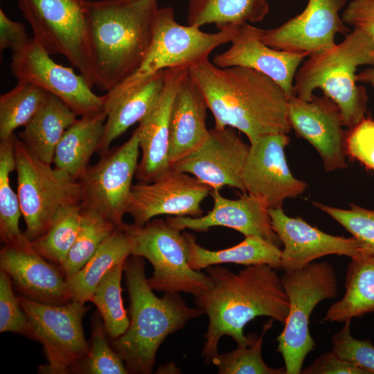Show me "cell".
Wrapping results in <instances>:
<instances>
[{
    "label": "cell",
    "instance_id": "obj_1",
    "mask_svg": "<svg viewBox=\"0 0 374 374\" xmlns=\"http://www.w3.org/2000/svg\"><path fill=\"white\" fill-rule=\"evenodd\" d=\"M211 286L195 296V301L208 319L202 355L211 363L224 335L237 345L247 344L250 335H244L245 326L258 317H269L284 324L289 312V300L276 270L268 265L246 266L235 274L215 265L207 267Z\"/></svg>",
    "mask_w": 374,
    "mask_h": 374
},
{
    "label": "cell",
    "instance_id": "obj_2",
    "mask_svg": "<svg viewBox=\"0 0 374 374\" xmlns=\"http://www.w3.org/2000/svg\"><path fill=\"white\" fill-rule=\"evenodd\" d=\"M188 72L213 114L214 128L237 129L249 144L260 136L292 130L288 96L266 75L244 66L219 67L209 60Z\"/></svg>",
    "mask_w": 374,
    "mask_h": 374
},
{
    "label": "cell",
    "instance_id": "obj_3",
    "mask_svg": "<svg viewBox=\"0 0 374 374\" xmlns=\"http://www.w3.org/2000/svg\"><path fill=\"white\" fill-rule=\"evenodd\" d=\"M96 84L108 92L134 74L151 44L157 0H88Z\"/></svg>",
    "mask_w": 374,
    "mask_h": 374
},
{
    "label": "cell",
    "instance_id": "obj_4",
    "mask_svg": "<svg viewBox=\"0 0 374 374\" xmlns=\"http://www.w3.org/2000/svg\"><path fill=\"white\" fill-rule=\"evenodd\" d=\"M143 258L132 256L124 271L130 298L129 327L112 339V347L123 360L128 373L149 374L157 351L166 338L204 314L187 305L179 292L157 296L145 276Z\"/></svg>",
    "mask_w": 374,
    "mask_h": 374
},
{
    "label": "cell",
    "instance_id": "obj_5",
    "mask_svg": "<svg viewBox=\"0 0 374 374\" xmlns=\"http://www.w3.org/2000/svg\"><path fill=\"white\" fill-rule=\"evenodd\" d=\"M373 54L374 40L353 29L340 43L304 60L294 77L295 96L308 100L320 89L337 105L344 126L353 128L366 118L368 103L366 89L357 84L356 71L371 65Z\"/></svg>",
    "mask_w": 374,
    "mask_h": 374
},
{
    "label": "cell",
    "instance_id": "obj_6",
    "mask_svg": "<svg viewBox=\"0 0 374 374\" xmlns=\"http://www.w3.org/2000/svg\"><path fill=\"white\" fill-rule=\"evenodd\" d=\"M236 28L205 33L196 26L179 24L171 7L159 8L154 15L151 44L143 62L130 78L104 94L105 103L120 97L160 71L190 69L208 60L214 49L231 42Z\"/></svg>",
    "mask_w": 374,
    "mask_h": 374
},
{
    "label": "cell",
    "instance_id": "obj_7",
    "mask_svg": "<svg viewBox=\"0 0 374 374\" xmlns=\"http://www.w3.org/2000/svg\"><path fill=\"white\" fill-rule=\"evenodd\" d=\"M280 281L289 300V312L276 338L277 350L286 374H300L306 356L316 347L309 329L311 313L321 301L337 296L338 282L332 265L326 262L284 271Z\"/></svg>",
    "mask_w": 374,
    "mask_h": 374
},
{
    "label": "cell",
    "instance_id": "obj_8",
    "mask_svg": "<svg viewBox=\"0 0 374 374\" xmlns=\"http://www.w3.org/2000/svg\"><path fill=\"white\" fill-rule=\"evenodd\" d=\"M88 0H18L33 38L50 54H61L93 88L96 84Z\"/></svg>",
    "mask_w": 374,
    "mask_h": 374
},
{
    "label": "cell",
    "instance_id": "obj_9",
    "mask_svg": "<svg viewBox=\"0 0 374 374\" xmlns=\"http://www.w3.org/2000/svg\"><path fill=\"white\" fill-rule=\"evenodd\" d=\"M131 242V256L147 259L153 267L148 283L152 290L184 292L197 296L211 285L208 274L188 265V244L184 233L162 219L143 226L124 224Z\"/></svg>",
    "mask_w": 374,
    "mask_h": 374
},
{
    "label": "cell",
    "instance_id": "obj_10",
    "mask_svg": "<svg viewBox=\"0 0 374 374\" xmlns=\"http://www.w3.org/2000/svg\"><path fill=\"white\" fill-rule=\"evenodd\" d=\"M15 154L24 234L33 241L47 231L60 208L81 203V186L66 172L37 158L17 136Z\"/></svg>",
    "mask_w": 374,
    "mask_h": 374
},
{
    "label": "cell",
    "instance_id": "obj_11",
    "mask_svg": "<svg viewBox=\"0 0 374 374\" xmlns=\"http://www.w3.org/2000/svg\"><path fill=\"white\" fill-rule=\"evenodd\" d=\"M17 297L28 321L29 337L42 343L48 361L39 366V373L74 372L89 350L82 324L89 308L75 301L53 305Z\"/></svg>",
    "mask_w": 374,
    "mask_h": 374
},
{
    "label": "cell",
    "instance_id": "obj_12",
    "mask_svg": "<svg viewBox=\"0 0 374 374\" xmlns=\"http://www.w3.org/2000/svg\"><path fill=\"white\" fill-rule=\"evenodd\" d=\"M139 150L136 128L127 141L109 149L98 163L89 166L78 179L82 209L98 213L118 228L123 226Z\"/></svg>",
    "mask_w": 374,
    "mask_h": 374
},
{
    "label": "cell",
    "instance_id": "obj_13",
    "mask_svg": "<svg viewBox=\"0 0 374 374\" xmlns=\"http://www.w3.org/2000/svg\"><path fill=\"white\" fill-rule=\"evenodd\" d=\"M12 53L10 68L18 82L33 84L59 98L78 116L104 109V95L93 92L81 74L54 62L33 37L21 48Z\"/></svg>",
    "mask_w": 374,
    "mask_h": 374
},
{
    "label": "cell",
    "instance_id": "obj_14",
    "mask_svg": "<svg viewBox=\"0 0 374 374\" xmlns=\"http://www.w3.org/2000/svg\"><path fill=\"white\" fill-rule=\"evenodd\" d=\"M290 142L285 133L269 134L250 143L242 172L245 193L269 208H281L287 198L303 194L306 183L292 174L285 155Z\"/></svg>",
    "mask_w": 374,
    "mask_h": 374
},
{
    "label": "cell",
    "instance_id": "obj_15",
    "mask_svg": "<svg viewBox=\"0 0 374 374\" xmlns=\"http://www.w3.org/2000/svg\"><path fill=\"white\" fill-rule=\"evenodd\" d=\"M211 190L192 175L170 168L152 182L132 185L127 213L137 226L162 215L199 217L201 204Z\"/></svg>",
    "mask_w": 374,
    "mask_h": 374
},
{
    "label": "cell",
    "instance_id": "obj_16",
    "mask_svg": "<svg viewBox=\"0 0 374 374\" xmlns=\"http://www.w3.org/2000/svg\"><path fill=\"white\" fill-rule=\"evenodd\" d=\"M346 0H308L302 12L275 28L260 29V39L276 50L308 56L333 47L336 34L351 30L339 16Z\"/></svg>",
    "mask_w": 374,
    "mask_h": 374
},
{
    "label": "cell",
    "instance_id": "obj_17",
    "mask_svg": "<svg viewBox=\"0 0 374 374\" xmlns=\"http://www.w3.org/2000/svg\"><path fill=\"white\" fill-rule=\"evenodd\" d=\"M249 147L232 127L213 128L198 148L171 168L192 175L212 190L229 186L245 193L242 172Z\"/></svg>",
    "mask_w": 374,
    "mask_h": 374
},
{
    "label": "cell",
    "instance_id": "obj_18",
    "mask_svg": "<svg viewBox=\"0 0 374 374\" xmlns=\"http://www.w3.org/2000/svg\"><path fill=\"white\" fill-rule=\"evenodd\" d=\"M288 118L296 134L308 141L321 156L326 171L346 168L343 118L337 105L326 96L305 100L288 98Z\"/></svg>",
    "mask_w": 374,
    "mask_h": 374
},
{
    "label": "cell",
    "instance_id": "obj_19",
    "mask_svg": "<svg viewBox=\"0 0 374 374\" xmlns=\"http://www.w3.org/2000/svg\"><path fill=\"white\" fill-rule=\"evenodd\" d=\"M0 268L25 297L53 305L71 301L66 277L60 267L37 253L24 234L3 243Z\"/></svg>",
    "mask_w": 374,
    "mask_h": 374
},
{
    "label": "cell",
    "instance_id": "obj_20",
    "mask_svg": "<svg viewBox=\"0 0 374 374\" xmlns=\"http://www.w3.org/2000/svg\"><path fill=\"white\" fill-rule=\"evenodd\" d=\"M271 227L283 243L282 269H301L314 260L328 255L350 258L364 253L354 237L344 238L326 233L301 217H292L281 208H269Z\"/></svg>",
    "mask_w": 374,
    "mask_h": 374
},
{
    "label": "cell",
    "instance_id": "obj_21",
    "mask_svg": "<svg viewBox=\"0 0 374 374\" xmlns=\"http://www.w3.org/2000/svg\"><path fill=\"white\" fill-rule=\"evenodd\" d=\"M260 29L249 24L237 27L231 46L217 54L213 63L219 67L239 66L255 69L278 83L288 98L295 96L294 77L308 55L268 46L260 39Z\"/></svg>",
    "mask_w": 374,
    "mask_h": 374
},
{
    "label": "cell",
    "instance_id": "obj_22",
    "mask_svg": "<svg viewBox=\"0 0 374 374\" xmlns=\"http://www.w3.org/2000/svg\"><path fill=\"white\" fill-rule=\"evenodd\" d=\"M210 195L213 206L206 215L175 216L168 217L167 222L181 231L188 229L206 232L213 226L228 227L244 237H258L280 247L282 242L271 227L269 208L260 200L247 193L236 199L223 197L220 190H212Z\"/></svg>",
    "mask_w": 374,
    "mask_h": 374
},
{
    "label": "cell",
    "instance_id": "obj_23",
    "mask_svg": "<svg viewBox=\"0 0 374 374\" xmlns=\"http://www.w3.org/2000/svg\"><path fill=\"white\" fill-rule=\"evenodd\" d=\"M188 69H166L163 92L152 111L139 123L141 159L135 177L150 183L171 168L169 161L170 118L172 103Z\"/></svg>",
    "mask_w": 374,
    "mask_h": 374
},
{
    "label": "cell",
    "instance_id": "obj_24",
    "mask_svg": "<svg viewBox=\"0 0 374 374\" xmlns=\"http://www.w3.org/2000/svg\"><path fill=\"white\" fill-rule=\"evenodd\" d=\"M206 101L189 72L175 97L170 118L169 161L171 166L198 148L208 136Z\"/></svg>",
    "mask_w": 374,
    "mask_h": 374
},
{
    "label": "cell",
    "instance_id": "obj_25",
    "mask_svg": "<svg viewBox=\"0 0 374 374\" xmlns=\"http://www.w3.org/2000/svg\"><path fill=\"white\" fill-rule=\"evenodd\" d=\"M166 69L160 71L120 97L105 103V132L98 150L101 155L131 126L140 123L154 108L164 87Z\"/></svg>",
    "mask_w": 374,
    "mask_h": 374
},
{
    "label": "cell",
    "instance_id": "obj_26",
    "mask_svg": "<svg viewBox=\"0 0 374 374\" xmlns=\"http://www.w3.org/2000/svg\"><path fill=\"white\" fill-rule=\"evenodd\" d=\"M107 113L103 110L80 116L64 132L55 152L53 164L75 179L89 168L105 132Z\"/></svg>",
    "mask_w": 374,
    "mask_h": 374
},
{
    "label": "cell",
    "instance_id": "obj_27",
    "mask_svg": "<svg viewBox=\"0 0 374 374\" xmlns=\"http://www.w3.org/2000/svg\"><path fill=\"white\" fill-rule=\"evenodd\" d=\"M77 117L62 100L50 93L44 106L19 133L18 139L39 160L53 164L60 141Z\"/></svg>",
    "mask_w": 374,
    "mask_h": 374
},
{
    "label": "cell",
    "instance_id": "obj_28",
    "mask_svg": "<svg viewBox=\"0 0 374 374\" xmlns=\"http://www.w3.org/2000/svg\"><path fill=\"white\" fill-rule=\"evenodd\" d=\"M188 244V265L200 270L222 263L245 266L268 265L276 270L282 269V250L276 244L255 236L244 237L239 244L227 249L211 251L196 242L195 237L184 232Z\"/></svg>",
    "mask_w": 374,
    "mask_h": 374
},
{
    "label": "cell",
    "instance_id": "obj_29",
    "mask_svg": "<svg viewBox=\"0 0 374 374\" xmlns=\"http://www.w3.org/2000/svg\"><path fill=\"white\" fill-rule=\"evenodd\" d=\"M350 259L345 294L327 310L321 323H344L374 312V258L362 253Z\"/></svg>",
    "mask_w": 374,
    "mask_h": 374
},
{
    "label": "cell",
    "instance_id": "obj_30",
    "mask_svg": "<svg viewBox=\"0 0 374 374\" xmlns=\"http://www.w3.org/2000/svg\"><path fill=\"white\" fill-rule=\"evenodd\" d=\"M131 255V242L123 228L116 229L94 255L75 274L66 278L71 301L85 303L90 299L101 279L116 264Z\"/></svg>",
    "mask_w": 374,
    "mask_h": 374
},
{
    "label": "cell",
    "instance_id": "obj_31",
    "mask_svg": "<svg viewBox=\"0 0 374 374\" xmlns=\"http://www.w3.org/2000/svg\"><path fill=\"white\" fill-rule=\"evenodd\" d=\"M269 9L267 0H188L187 25L214 24L221 30L260 21Z\"/></svg>",
    "mask_w": 374,
    "mask_h": 374
},
{
    "label": "cell",
    "instance_id": "obj_32",
    "mask_svg": "<svg viewBox=\"0 0 374 374\" xmlns=\"http://www.w3.org/2000/svg\"><path fill=\"white\" fill-rule=\"evenodd\" d=\"M81 210L80 204L60 208L47 231L30 241L34 249L48 261L60 267L78 235L81 224Z\"/></svg>",
    "mask_w": 374,
    "mask_h": 374
},
{
    "label": "cell",
    "instance_id": "obj_33",
    "mask_svg": "<svg viewBox=\"0 0 374 374\" xmlns=\"http://www.w3.org/2000/svg\"><path fill=\"white\" fill-rule=\"evenodd\" d=\"M49 93L30 83L17 82L0 96V141L25 126L46 103Z\"/></svg>",
    "mask_w": 374,
    "mask_h": 374
},
{
    "label": "cell",
    "instance_id": "obj_34",
    "mask_svg": "<svg viewBox=\"0 0 374 374\" xmlns=\"http://www.w3.org/2000/svg\"><path fill=\"white\" fill-rule=\"evenodd\" d=\"M125 260L116 264L105 274L90 299L98 308L112 339L123 335L130 324L121 294V278Z\"/></svg>",
    "mask_w": 374,
    "mask_h": 374
},
{
    "label": "cell",
    "instance_id": "obj_35",
    "mask_svg": "<svg viewBox=\"0 0 374 374\" xmlns=\"http://www.w3.org/2000/svg\"><path fill=\"white\" fill-rule=\"evenodd\" d=\"M15 134L0 141V237L3 243L12 241L24 233L19 229L21 216L17 193L10 185V173L16 169Z\"/></svg>",
    "mask_w": 374,
    "mask_h": 374
},
{
    "label": "cell",
    "instance_id": "obj_36",
    "mask_svg": "<svg viewBox=\"0 0 374 374\" xmlns=\"http://www.w3.org/2000/svg\"><path fill=\"white\" fill-rule=\"evenodd\" d=\"M81 214V224L77 238L59 267L66 278L78 271L106 238L118 228L93 211L82 208Z\"/></svg>",
    "mask_w": 374,
    "mask_h": 374
},
{
    "label": "cell",
    "instance_id": "obj_37",
    "mask_svg": "<svg viewBox=\"0 0 374 374\" xmlns=\"http://www.w3.org/2000/svg\"><path fill=\"white\" fill-rule=\"evenodd\" d=\"M273 319L263 324L260 335H250L249 341L237 345V348L213 357V363L220 374H286L285 367L274 368L265 364L261 350L266 332L271 328Z\"/></svg>",
    "mask_w": 374,
    "mask_h": 374
},
{
    "label": "cell",
    "instance_id": "obj_38",
    "mask_svg": "<svg viewBox=\"0 0 374 374\" xmlns=\"http://www.w3.org/2000/svg\"><path fill=\"white\" fill-rule=\"evenodd\" d=\"M102 317L95 312L92 317L91 335L86 356L74 370L87 374H127L128 371L121 356L111 346Z\"/></svg>",
    "mask_w": 374,
    "mask_h": 374
},
{
    "label": "cell",
    "instance_id": "obj_39",
    "mask_svg": "<svg viewBox=\"0 0 374 374\" xmlns=\"http://www.w3.org/2000/svg\"><path fill=\"white\" fill-rule=\"evenodd\" d=\"M312 204L351 233L361 244L364 254L374 258V210L355 204H350L349 209L335 208L317 202H312Z\"/></svg>",
    "mask_w": 374,
    "mask_h": 374
},
{
    "label": "cell",
    "instance_id": "obj_40",
    "mask_svg": "<svg viewBox=\"0 0 374 374\" xmlns=\"http://www.w3.org/2000/svg\"><path fill=\"white\" fill-rule=\"evenodd\" d=\"M350 322H344L343 328L332 335V351L367 374H374V345L369 339L353 337L350 333Z\"/></svg>",
    "mask_w": 374,
    "mask_h": 374
},
{
    "label": "cell",
    "instance_id": "obj_41",
    "mask_svg": "<svg viewBox=\"0 0 374 374\" xmlns=\"http://www.w3.org/2000/svg\"><path fill=\"white\" fill-rule=\"evenodd\" d=\"M12 281L6 272H0V332L19 333L29 337L28 319L12 290Z\"/></svg>",
    "mask_w": 374,
    "mask_h": 374
},
{
    "label": "cell",
    "instance_id": "obj_42",
    "mask_svg": "<svg viewBox=\"0 0 374 374\" xmlns=\"http://www.w3.org/2000/svg\"><path fill=\"white\" fill-rule=\"evenodd\" d=\"M346 152L374 171V121L364 118L349 129L346 137Z\"/></svg>",
    "mask_w": 374,
    "mask_h": 374
},
{
    "label": "cell",
    "instance_id": "obj_43",
    "mask_svg": "<svg viewBox=\"0 0 374 374\" xmlns=\"http://www.w3.org/2000/svg\"><path fill=\"white\" fill-rule=\"evenodd\" d=\"M343 21L374 40V0H352L344 10Z\"/></svg>",
    "mask_w": 374,
    "mask_h": 374
},
{
    "label": "cell",
    "instance_id": "obj_44",
    "mask_svg": "<svg viewBox=\"0 0 374 374\" xmlns=\"http://www.w3.org/2000/svg\"><path fill=\"white\" fill-rule=\"evenodd\" d=\"M303 374H367L355 364L339 357L332 351L323 353L301 371Z\"/></svg>",
    "mask_w": 374,
    "mask_h": 374
},
{
    "label": "cell",
    "instance_id": "obj_45",
    "mask_svg": "<svg viewBox=\"0 0 374 374\" xmlns=\"http://www.w3.org/2000/svg\"><path fill=\"white\" fill-rule=\"evenodd\" d=\"M30 38L24 25L8 18L0 8V50L10 49L12 52L21 48Z\"/></svg>",
    "mask_w": 374,
    "mask_h": 374
},
{
    "label": "cell",
    "instance_id": "obj_46",
    "mask_svg": "<svg viewBox=\"0 0 374 374\" xmlns=\"http://www.w3.org/2000/svg\"><path fill=\"white\" fill-rule=\"evenodd\" d=\"M357 82L371 84L374 87V54L371 64L356 75Z\"/></svg>",
    "mask_w": 374,
    "mask_h": 374
}]
</instances>
